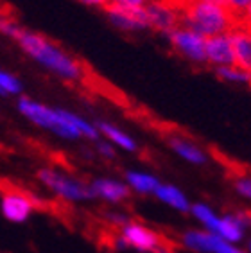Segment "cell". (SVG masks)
I'll list each match as a JSON object with an SVG mask.
<instances>
[{"instance_id": "cell-19", "label": "cell", "mask_w": 251, "mask_h": 253, "mask_svg": "<svg viewBox=\"0 0 251 253\" xmlns=\"http://www.w3.org/2000/svg\"><path fill=\"white\" fill-rule=\"evenodd\" d=\"M222 4L230 11L235 24H250L251 0H222Z\"/></svg>"}, {"instance_id": "cell-6", "label": "cell", "mask_w": 251, "mask_h": 253, "mask_svg": "<svg viewBox=\"0 0 251 253\" xmlns=\"http://www.w3.org/2000/svg\"><path fill=\"white\" fill-rule=\"evenodd\" d=\"M167 40H169L170 47L178 54H181L185 59H188L190 63H207V58H205V38L199 36L198 33L179 25L172 33L167 34Z\"/></svg>"}, {"instance_id": "cell-23", "label": "cell", "mask_w": 251, "mask_h": 253, "mask_svg": "<svg viewBox=\"0 0 251 253\" xmlns=\"http://www.w3.org/2000/svg\"><path fill=\"white\" fill-rule=\"evenodd\" d=\"M192 212L196 214V217H198L199 221H203L208 228L212 230L213 234H217L219 217H215V214H213V212L208 209V207H205V205H196V207L192 209Z\"/></svg>"}, {"instance_id": "cell-21", "label": "cell", "mask_w": 251, "mask_h": 253, "mask_svg": "<svg viewBox=\"0 0 251 253\" xmlns=\"http://www.w3.org/2000/svg\"><path fill=\"white\" fill-rule=\"evenodd\" d=\"M20 92H22L20 79L0 68V95H18Z\"/></svg>"}, {"instance_id": "cell-20", "label": "cell", "mask_w": 251, "mask_h": 253, "mask_svg": "<svg viewBox=\"0 0 251 253\" xmlns=\"http://www.w3.org/2000/svg\"><path fill=\"white\" fill-rule=\"evenodd\" d=\"M126 176H127V181L133 185V189L142 192V194H145V192H155L160 185L155 176L144 174V172H133V170H129Z\"/></svg>"}, {"instance_id": "cell-24", "label": "cell", "mask_w": 251, "mask_h": 253, "mask_svg": "<svg viewBox=\"0 0 251 253\" xmlns=\"http://www.w3.org/2000/svg\"><path fill=\"white\" fill-rule=\"evenodd\" d=\"M147 0H110V5L122 9H142Z\"/></svg>"}, {"instance_id": "cell-5", "label": "cell", "mask_w": 251, "mask_h": 253, "mask_svg": "<svg viewBox=\"0 0 251 253\" xmlns=\"http://www.w3.org/2000/svg\"><path fill=\"white\" fill-rule=\"evenodd\" d=\"M122 243L126 246L138 250V252L151 253H174V244L164 235L156 234L155 230L147 228L144 224L127 223L122 228Z\"/></svg>"}, {"instance_id": "cell-10", "label": "cell", "mask_w": 251, "mask_h": 253, "mask_svg": "<svg viewBox=\"0 0 251 253\" xmlns=\"http://www.w3.org/2000/svg\"><path fill=\"white\" fill-rule=\"evenodd\" d=\"M237 67L251 72V33L250 24H235L228 33Z\"/></svg>"}, {"instance_id": "cell-15", "label": "cell", "mask_w": 251, "mask_h": 253, "mask_svg": "<svg viewBox=\"0 0 251 253\" xmlns=\"http://www.w3.org/2000/svg\"><path fill=\"white\" fill-rule=\"evenodd\" d=\"M97 131H101L106 135V138H110L113 144H117L119 147L126 149V151H136V142L131 138L129 135H126L122 129L115 127L113 124H108V122H97Z\"/></svg>"}, {"instance_id": "cell-4", "label": "cell", "mask_w": 251, "mask_h": 253, "mask_svg": "<svg viewBox=\"0 0 251 253\" xmlns=\"http://www.w3.org/2000/svg\"><path fill=\"white\" fill-rule=\"evenodd\" d=\"M0 190H2V214L13 223L25 221L29 217L31 210L34 209H40L43 212L50 210L47 207L48 201L38 200V198L31 196L27 190L11 185L7 181H0Z\"/></svg>"}, {"instance_id": "cell-14", "label": "cell", "mask_w": 251, "mask_h": 253, "mask_svg": "<svg viewBox=\"0 0 251 253\" xmlns=\"http://www.w3.org/2000/svg\"><path fill=\"white\" fill-rule=\"evenodd\" d=\"M90 189H92L93 196H101V198H104L108 201H113V203L124 201L131 196V190L127 187L119 183V181H111V180H95Z\"/></svg>"}, {"instance_id": "cell-27", "label": "cell", "mask_w": 251, "mask_h": 253, "mask_svg": "<svg viewBox=\"0 0 251 253\" xmlns=\"http://www.w3.org/2000/svg\"><path fill=\"white\" fill-rule=\"evenodd\" d=\"M97 147H99V153H101V155L108 156V158H115V151L111 149V146H108V144H104V142H99Z\"/></svg>"}, {"instance_id": "cell-11", "label": "cell", "mask_w": 251, "mask_h": 253, "mask_svg": "<svg viewBox=\"0 0 251 253\" xmlns=\"http://www.w3.org/2000/svg\"><path fill=\"white\" fill-rule=\"evenodd\" d=\"M104 13H106L111 25L117 29L127 31V33L147 29V18H145L144 7L142 9H122V7H115V5H108Z\"/></svg>"}, {"instance_id": "cell-9", "label": "cell", "mask_w": 251, "mask_h": 253, "mask_svg": "<svg viewBox=\"0 0 251 253\" xmlns=\"http://www.w3.org/2000/svg\"><path fill=\"white\" fill-rule=\"evenodd\" d=\"M185 246L198 252H208V253H242L241 250L233 248V244L226 243L215 234H205V232H196L190 230L183 235Z\"/></svg>"}, {"instance_id": "cell-2", "label": "cell", "mask_w": 251, "mask_h": 253, "mask_svg": "<svg viewBox=\"0 0 251 253\" xmlns=\"http://www.w3.org/2000/svg\"><path fill=\"white\" fill-rule=\"evenodd\" d=\"M18 110L22 115L33 121L34 124L50 129L58 136L63 138H79V136H86L95 140L99 136L97 127L88 124L84 119H81L76 113H70L67 110H54L48 108L42 102H36L29 97H22L18 101Z\"/></svg>"}, {"instance_id": "cell-25", "label": "cell", "mask_w": 251, "mask_h": 253, "mask_svg": "<svg viewBox=\"0 0 251 253\" xmlns=\"http://www.w3.org/2000/svg\"><path fill=\"white\" fill-rule=\"evenodd\" d=\"M235 189L241 192L242 196H246V198H250L251 196V183H250V178H239V180L235 181Z\"/></svg>"}, {"instance_id": "cell-3", "label": "cell", "mask_w": 251, "mask_h": 253, "mask_svg": "<svg viewBox=\"0 0 251 253\" xmlns=\"http://www.w3.org/2000/svg\"><path fill=\"white\" fill-rule=\"evenodd\" d=\"M179 25L198 33L205 40L226 34L235 25V20L222 4L192 0L187 7L179 11Z\"/></svg>"}, {"instance_id": "cell-7", "label": "cell", "mask_w": 251, "mask_h": 253, "mask_svg": "<svg viewBox=\"0 0 251 253\" xmlns=\"http://www.w3.org/2000/svg\"><path fill=\"white\" fill-rule=\"evenodd\" d=\"M38 178L65 200H90V198H95L92 189L84 185L83 181L67 178V176L59 174L52 169H42L38 172Z\"/></svg>"}, {"instance_id": "cell-18", "label": "cell", "mask_w": 251, "mask_h": 253, "mask_svg": "<svg viewBox=\"0 0 251 253\" xmlns=\"http://www.w3.org/2000/svg\"><path fill=\"white\" fill-rule=\"evenodd\" d=\"M215 70V76L222 81H228V83H241L248 84L251 81V72L250 70H244V68L237 67V65H230V67H217L213 68Z\"/></svg>"}, {"instance_id": "cell-12", "label": "cell", "mask_w": 251, "mask_h": 253, "mask_svg": "<svg viewBox=\"0 0 251 253\" xmlns=\"http://www.w3.org/2000/svg\"><path fill=\"white\" fill-rule=\"evenodd\" d=\"M205 58H207V63H210L213 68L235 65V58H233L232 43H230L228 33L205 40Z\"/></svg>"}, {"instance_id": "cell-13", "label": "cell", "mask_w": 251, "mask_h": 253, "mask_svg": "<svg viewBox=\"0 0 251 253\" xmlns=\"http://www.w3.org/2000/svg\"><path fill=\"white\" fill-rule=\"evenodd\" d=\"M167 144L172 147V151H176L181 158H185V160L190 162V164L203 166L205 162H207V155H205L194 142H190L188 138H185V136L172 133V135L167 136Z\"/></svg>"}, {"instance_id": "cell-8", "label": "cell", "mask_w": 251, "mask_h": 253, "mask_svg": "<svg viewBox=\"0 0 251 253\" xmlns=\"http://www.w3.org/2000/svg\"><path fill=\"white\" fill-rule=\"evenodd\" d=\"M147 29L167 34L179 27V9L167 4L165 0H147L144 5Z\"/></svg>"}, {"instance_id": "cell-17", "label": "cell", "mask_w": 251, "mask_h": 253, "mask_svg": "<svg viewBox=\"0 0 251 253\" xmlns=\"http://www.w3.org/2000/svg\"><path fill=\"white\" fill-rule=\"evenodd\" d=\"M242 228H244V226L237 221L235 215H228V217L219 219V228L215 235L224 239L226 243H237V241L242 239Z\"/></svg>"}, {"instance_id": "cell-26", "label": "cell", "mask_w": 251, "mask_h": 253, "mask_svg": "<svg viewBox=\"0 0 251 253\" xmlns=\"http://www.w3.org/2000/svg\"><path fill=\"white\" fill-rule=\"evenodd\" d=\"M81 4L90 5V7H97V9H106L110 5V0H79Z\"/></svg>"}, {"instance_id": "cell-1", "label": "cell", "mask_w": 251, "mask_h": 253, "mask_svg": "<svg viewBox=\"0 0 251 253\" xmlns=\"http://www.w3.org/2000/svg\"><path fill=\"white\" fill-rule=\"evenodd\" d=\"M16 42L31 59L68 83H86L90 78V70L81 59L74 58L43 34L24 29Z\"/></svg>"}, {"instance_id": "cell-16", "label": "cell", "mask_w": 251, "mask_h": 253, "mask_svg": "<svg viewBox=\"0 0 251 253\" xmlns=\"http://www.w3.org/2000/svg\"><path fill=\"white\" fill-rule=\"evenodd\" d=\"M156 196H158L160 200L165 201V203H169L170 207L174 209L181 210V212H188L190 207H188V201L181 192H179L176 187H170V185H158V189L155 190Z\"/></svg>"}, {"instance_id": "cell-22", "label": "cell", "mask_w": 251, "mask_h": 253, "mask_svg": "<svg viewBox=\"0 0 251 253\" xmlns=\"http://www.w3.org/2000/svg\"><path fill=\"white\" fill-rule=\"evenodd\" d=\"M22 27L20 24L13 18L11 13H5L4 9H0V33L5 34V36H9L13 40H18L20 33H22Z\"/></svg>"}, {"instance_id": "cell-28", "label": "cell", "mask_w": 251, "mask_h": 253, "mask_svg": "<svg viewBox=\"0 0 251 253\" xmlns=\"http://www.w3.org/2000/svg\"><path fill=\"white\" fill-rule=\"evenodd\" d=\"M165 2H167V4H170L172 7H176V9L181 11L183 7H187V5L190 4L192 0H165Z\"/></svg>"}]
</instances>
